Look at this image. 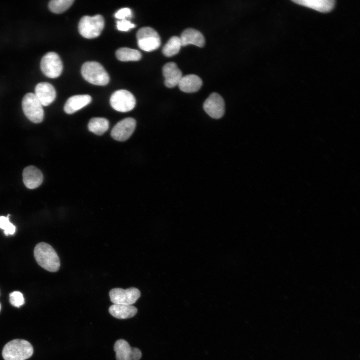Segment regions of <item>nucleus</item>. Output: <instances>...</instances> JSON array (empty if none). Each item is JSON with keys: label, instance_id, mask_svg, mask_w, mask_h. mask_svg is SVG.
<instances>
[{"label": "nucleus", "instance_id": "1", "mask_svg": "<svg viewBox=\"0 0 360 360\" xmlns=\"http://www.w3.org/2000/svg\"><path fill=\"white\" fill-rule=\"evenodd\" d=\"M34 256L38 264L50 272H57L60 267V260L54 248L46 242H40L34 248Z\"/></svg>", "mask_w": 360, "mask_h": 360}, {"label": "nucleus", "instance_id": "2", "mask_svg": "<svg viewBox=\"0 0 360 360\" xmlns=\"http://www.w3.org/2000/svg\"><path fill=\"white\" fill-rule=\"evenodd\" d=\"M33 348L27 340H13L8 342L2 351L4 360H26L33 354Z\"/></svg>", "mask_w": 360, "mask_h": 360}, {"label": "nucleus", "instance_id": "3", "mask_svg": "<svg viewBox=\"0 0 360 360\" xmlns=\"http://www.w3.org/2000/svg\"><path fill=\"white\" fill-rule=\"evenodd\" d=\"M82 77L88 82L98 86H105L110 80L108 74L101 64L96 62H87L81 68Z\"/></svg>", "mask_w": 360, "mask_h": 360}, {"label": "nucleus", "instance_id": "4", "mask_svg": "<svg viewBox=\"0 0 360 360\" xmlns=\"http://www.w3.org/2000/svg\"><path fill=\"white\" fill-rule=\"evenodd\" d=\"M104 26V20L102 16H85L81 18L78 29L80 34L86 38H94L100 35Z\"/></svg>", "mask_w": 360, "mask_h": 360}, {"label": "nucleus", "instance_id": "5", "mask_svg": "<svg viewBox=\"0 0 360 360\" xmlns=\"http://www.w3.org/2000/svg\"><path fill=\"white\" fill-rule=\"evenodd\" d=\"M22 108L26 118L34 123L41 122L44 116L42 106L34 94L29 92L24 96Z\"/></svg>", "mask_w": 360, "mask_h": 360}, {"label": "nucleus", "instance_id": "6", "mask_svg": "<svg viewBox=\"0 0 360 360\" xmlns=\"http://www.w3.org/2000/svg\"><path fill=\"white\" fill-rule=\"evenodd\" d=\"M138 46L146 52H152L160 46V38L158 32L150 27H142L136 33Z\"/></svg>", "mask_w": 360, "mask_h": 360}, {"label": "nucleus", "instance_id": "7", "mask_svg": "<svg viewBox=\"0 0 360 360\" xmlns=\"http://www.w3.org/2000/svg\"><path fill=\"white\" fill-rule=\"evenodd\" d=\"M63 66L59 56L56 52H50L44 54L40 61V69L48 77L56 78L62 71Z\"/></svg>", "mask_w": 360, "mask_h": 360}, {"label": "nucleus", "instance_id": "8", "mask_svg": "<svg viewBox=\"0 0 360 360\" xmlns=\"http://www.w3.org/2000/svg\"><path fill=\"white\" fill-rule=\"evenodd\" d=\"M110 104L116 111L128 112L134 108L136 99L130 92L125 90H120L114 92L111 96Z\"/></svg>", "mask_w": 360, "mask_h": 360}, {"label": "nucleus", "instance_id": "9", "mask_svg": "<svg viewBox=\"0 0 360 360\" xmlns=\"http://www.w3.org/2000/svg\"><path fill=\"white\" fill-rule=\"evenodd\" d=\"M109 296L114 304L132 305L140 296L139 290L136 288H130L126 290L122 288L112 289Z\"/></svg>", "mask_w": 360, "mask_h": 360}, {"label": "nucleus", "instance_id": "10", "mask_svg": "<svg viewBox=\"0 0 360 360\" xmlns=\"http://www.w3.org/2000/svg\"><path fill=\"white\" fill-rule=\"evenodd\" d=\"M203 108L211 118L218 119L224 113V100L219 94L213 92L204 101Z\"/></svg>", "mask_w": 360, "mask_h": 360}, {"label": "nucleus", "instance_id": "11", "mask_svg": "<svg viewBox=\"0 0 360 360\" xmlns=\"http://www.w3.org/2000/svg\"><path fill=\"white\" fill-rule=\"evenodd\" d=\"M136 126V121L132 118H127L118 122L112 128V137L118 141L124 142L132 134Z\"/></svg>", "mask_w": 360, "mask_h": 360}, {"label": "nucleus", "instance_id": "12", "mask_svg": "<svg viewBox=\"0 0 360 360\" xmlns=\"http://www.w3.org/2000/svg\"><path fill=\"white\" fill-rule=\"evenodd\" d=\"M114 348L116 360H139L142 357L140 350L132 348L128 342L123 339L116 341Z\"/></svg>", "mask_w": 360, "mask_h": 360}, {"label": "nucleus", "instance_id": "13", "mask_svg": "<svg viewBox=\"0 0 360 360\" xmlns=\"http://www.w3.org/2000/svg\"><path fill=\"white\" fill-rule=\"evenodd\" d=\"M34 94L42 106H48L52 104L56 97V91L50 84L42 82L36 84Z\"/></svg>", "mask_w": 360, "mask_h": 360}, {"label": "nucleus", "instance_id": "14", "mask_svg": "<svg viewBox=\"0 0 360 360\" xmlns=\"http://www.w3.org/2000/svg\"><path fill=\"white\" fill-rule=\"evenodd\" d=\"M162 74L164 78V84L169 88L178 85L182 76V71L174 62H168L164 66Z\"/></svg>", "mask_w": 360, "mask_h": 360}, {"label": "nucleus", "instance_id": "15", "mask_svg": "<svg viewBox=\"0 0 360 360\" xmlns=\"http://www.w3.org/2000/svg\"><path fill=\"white\" fill-rule=\"evenodd\" d=\"M23 182L30 189L38 187L42 182L44 177L42 172L33 166L25 168L22 172Z\"/></svg>", "mask_w": 360, "mask_h": 360}, {"label": "nucleus", "instance_id": "16", "mask_svg": "<svg viewBox=\"0 0 360 360\" xmlns=\"http://www.w3.org/2000/svg\"><path fill=\"white\" fill-rule=\"evenodd\" d=\"M92 98L88 94L75 95L68 99L64 106V110L68 114H72L88 104Z\"/></svg>", "mask_w": 360, "mask_h": 360}, {"label": "nucleus", "instance_id": "17", "mask_svg": "<svg viewBox=\"0 0 360 360\" xmlns=\"http://www.w3.org/2000/svg\"><path fill=\"white\" fill-rule=\"evenodd\" d=\"M180 38L182 46L194 44L201 48L204 46L205 44L203 34L200 31L192 28L184 30Z\"/></svg>", "mask_w": 360, "mask_h": 360}, {"label": "nucleus", "instance_id": "18", "mask_svg": "<svg viewBox=\"0 0 360 360\" xmlns=\"http://www.w3.org/2000/svg\"><path fill=\"white\" fill-rule=\"evenodd\" d=\"M202 84V80L198 76L190 74L182 76L178 86L182 91L190 93L198 91Z\"/></svg>", "mask_w": 360, "mask_h": 360}, {"label": "nucleus", "instance_id": "19", "mask_svg": "<svg viewBox=\"0 0 360 360\" xmlns=\"http://www.w3.org/2000/svg\"><path fill=\"white\" fill-rule=\"evenodd\" d=\"M292 2L322 12H330L334 7V0H298Z\"/></svg>", "mask_w": 360, "mask_h": 360}, {"label": "nucleus", "instance_id": "20", "mask_svg": "<svg viewBox=\"0 0 360 360\" xmlns=\"http://www.w3.org/2000/svg\"><path fill=\"white\" fill-rule=\"evenodd\" d=\"M110 314L118 319L133 317L137 312V308L132 305L114 304L108 309Z\"/></svg>", "mask_w": 360, "mask_h": 360}, {"label": "nucleus", "instance_id": "21", "mask_svg": "<svg viewBox=\"0 0 360 360\" xmlns=\"http://www.w3.org/2000/svg\"><path fill=\"white\" fill-rule=\"evenodd\" d=\"M109 122L104 118H93L88 124L89 130L96 135H102L108 128Z\"/></svg>", "mask_w": 360, "mask_h": 360}, {"label": "nucleus", "instance_id": "22", "mask_svg": "<svg viewBox=\"0 0 360 360\" xmlns=\"http://www.w3.org/2000/svg\"><path fill=\"white\" fill-rule=\"evenodd\" d=\"M116 55L117 58L122 62L138 61L141 58V53L138 50L128 48H118Z\"/></svg>", "mask_w": 360, "mask_h": 360}, {"label": "nucleus", "instance_id": "23", "mask_svg": "<svg viewBox=\"0 0 360 360\" xmlns=\"http://www.w3.org/2000/svg\"><path fill=\"white\" fill-rule=\"evenodd\" d=\"M182 46L180 37H171L162 48L163 54L168 57L174 56L178 54Z\"/></svg>", "mask_w": 360, "mask_h": 360}, {"label": "nucleus", "instance_id": "24", "mask_svg": "<svg viewBox=\"0 0 360 360\" xmlns=\"http://www.w3.org/2000/svg\"><path fill=\"white\" fill-rule=\"evenodd\" d=\"M74 2V0H52L48 2V8L52 12L60 14L68 10Z\"/></svg>", "mask_w": 360, "mask_h": 360}, {"label": "nucleus", "instance_id": "25", "mask_svg": "<svg viewBox=\"0 0 360 360\" xmlns=\"http://www.w3.org/2000/svg\"><path fill=\"white\" fill-rule=\"evenodd\" d=\"M0 228L4 230L6 236L12 235L16 232V227L9 220V215L7 216H0Z\"/></svg>", "mask_w": 360, "mask_h": 360}, {"label": "nucleus", "instance_id": "26", "mask_svg": "<svg viewBox=\"0 0 360 360\" xmlns=\"http://www.w3.org/2000/svg\"><path fill=\"white\" fill-rule=\"evenodd\" d=\"M10 302L12 306L19 308L24 304V299L20 292L14 291L10 294Z\"/></svg>", "mask_w": 360, "mask_h": 360}, {"label": "nucleus", "instance_id": "27", "mask_svg": "<svg viewBox=\"0 0 360 360\" xmlns=\"http://www.w3.org/2000/svg\"><path fill=\"white\" fill-rule=\"evenodd\" d=\"M135 26L134 24L132 23L126 19L121 20L116 22V28L118 30L120 31H128L130 29L134 28Z\"/></svg>", "mask_w": 360, "mask_h": 360}, {"label": "nucleus", "instance_id": "28", "mask_svg": "<svg viewBox=\"0 0 360 360\" xmlns=\"http://www.w3.org/2000/svg\"><path fill=\"white\" fill-rule=\"evenodd\" d=\"M114 16L116 18L120 20L126 19L132 16V10L128 8H123L117 11Z\"/></svg>", "mask_w": 360, "mask_h": 360}, {"label": "nucleus", "instance_id": "29", "mask_svg": "<svg viewBox=\"0 0 360 360\" xmlns=\"http://www.w3.org/2000/svg\"><path fill=\"white\" fill-rule=\"evenodd\" d=\"M0 310H1V304H0Z\"/></svg>", "mask_w": 360, "mask_h": 360}]
</instances>
